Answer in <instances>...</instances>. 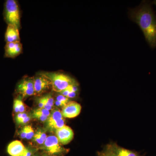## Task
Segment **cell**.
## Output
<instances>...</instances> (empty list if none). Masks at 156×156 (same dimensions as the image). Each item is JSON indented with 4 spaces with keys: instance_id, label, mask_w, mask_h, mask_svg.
<instances>
[{
    "instance_id": "obj_8",
    "label": "cell",
    "mask_w": 156,
    "mask_h": 156,
    "mask_svg": "<svg viewBox=\"0 0 156 156\" xmlns=\"http://www.w3.org/2000/svg\"><path fill=\"white\" fill-rule=\"evenodd\" d=\"M55 131L57 139L61 144L62 145L68 144L73 138V131L69 126L65 125Z\"/></svg>"
},
{
    "instance_id": "obj_18",
    "label": "cell",
    "mask_w": 156,
    "mask_h": 156,
    "mask_svg": "<svg viewBox=\"0 0 156 156\" xmlns=\"http://www.w3.org/2000/svg\"><path fill=\"white\" fill-rule=\"evenodd\" d=\"M50 111L47 110L44 108H37L34 110L33 112V114H38L43 115L49 117L50 115Z\"/></svg>"
},
{
    "instance_id": "obj_20",
    "label": "cell",
    "mask_w": 156,
    "mask_h": 156,
    "mask_svg": "<svg viewBox=\"0 0 156 156\" xmlns=\"http://www.w3.org/2000/svg\"><path fill=\"white\" fill-rule=\"evenodd\" d=\"M43 98L49 106L53 107L54 105L55 101H54V98L52 97L51 94H48L44 96H43Z\"/></svg>"
},
{
    "instance_id": "obj_27",
    "label": "cell",
    "mask_w": 156,
    "mask_h": 156,
    "mask_svg": "<svg viewBox=\"0 0 156 156\" xmlns=\"http://www.w3.org/2000/svg\"><path fill=\"white\" fill-rule=\"evenodd\" d=\"M43 156H53L52 155H50L48 154H44L43 155Z\"/></svg>"
},
{
    "instance_id": "obj_1",
    "label": "cell",
    "mask_w": 156,
    "mask_h": 156,
    "mask_svg": "<svg viewBox=\"0 0 156 156\" xmlns=\"http://www.w3.org/2000/svg\"><path fill=\"white\" fill-rule=\"evenodd\" d=\"M132 20L139 26L151 48H156V15L148 2L144 1L130 13Z\"/></svg>"
},
{
    "instance_id": "obj_4",
    "label": "cell",
    "mask_w": 156,
    "mask_h": 156,
    "mask_svg": "<svg viewBox=\"0 0 156 156\" xmlns=\"http://www.w3.org/2000/svg\"><path fill=\"white\" fill-rule=\"evenodd\" d=\"M43 149L46 153L52 156H62L68 151L62 146L57 137L54 135L48 136L43 144Z\"/></svg>"
},
{
    "instance_id": "obj_28",
    "label": "cell",
    "mask_w": 156,
    "mask_h": 156,
    "mask_svg": "<svg viewBox=\"0 0 156 156\" xmlns=\"http://www.w3.org/2000/svg\"><path fill=\"white\" fill-rule=\"evenodd\" d=\"M153 3L156 6V1H154Z\"/></svg>"
},
{
    "instance_id": "obj_2",
    "label": "cell",
    "mask_w": 156,
    "mask_h": 156,
    "mask_svg": "<svg viewBox=\"0 0 156 156\" xmlns=\"http://www.w3.org/2000/svg\"><path fill=\"white\" fill-rule=\"evenodd\" d=\"M49 79L54 92H60L71 85L77 84L75 80L69 76L60 73H42Z\"/></svg>"
},
{
    "instance_id": "obj_24",
    "label": "cell",
    "mask_w": 156,
    "mask_h": 156,
    "mask_svg": "<svg viewBox=\"0 0 156 156\" xmlns=\"http://www.w3.org/2000/svg\"><path fill=\"white\" fill-rule=\"evenodd\" d=\"M32 117L35 119L41 121L42 122H46L48 120V117L46 116L43 115L36 114L32 113Z\"/></svg>"
},
{
    "instance_id": "obj_14",
    "label": "cell",
    "mask_w": 156,
    "mask_h": 156,
    "mask_svg": "<svg viewBox=\"0 0 156 156\" xmlns=\"http://www.w3.org/2000/svg\"><path fill=\"white\" fill-rule=\"evenodd\" d=\"M48 136L44 131L41 129H38L35 133L33 138L34 141L37 144L43 145Z\"/></svg>"
},
{
    "instance_id": "obj_19",
    "label": "cell",
    "mask_w": 156,
    "mask_h": 156,
    "mask_svg": "<svg viewBox=\"0 0 156 156\" xmlns=\"http://www.w3.org/2000/svg\"><path fill=\"white\" fill-rule=\"evenodd\" d=\"M38 101V105L40 108H44L48 111L52 110V107L48 105L47 102L44 100L43 97L39 98Z\"/></svg>"
},
{
    "instance_id": "obj_16",
    "label": "cell",
    "mask_w": 156,
    "mask_h": 156,
    "mask_svg": "<svg viewBox=\"0 0 156 156\" xmlns=\"http://www.w3.org/2000/svg\"><path fill=\"white\" fill-rule=\"evenodd\" d=\"M26 129V139L30 140L33 138L34 131L33 128L31 126H25Z\"/></svg>"
},
{
    "instance_id": "obj_29",
    "label": "cell",
    "mask_w": 156,
    "mask_h": 156,
    "mask_svg": "<svg viewBox=\"0 0 156 156\" xmlns=\"http://www.w3.org/2000/svg\"><path fill=\"white\" fill-rule=\"evenodd\" d=\"M33 156H39L37 154H35Z\"/></svg>"
},
{
    "instance_id": "obj_26",
    "label": "cell",
    "mask_w": 156,
    "mask_h": 156,
    "mask_svg": "<svg viewBox=\"0 0 156 156\" xmlns=\"http://www.w3.org/2000/svg\"><path fill=\"white\" fill-rule=\"evenodd\" d=\"M31 119V117L30 116L28 115L26 117H25V118L21 120L19 124H18V125H23V124H25L26 123H27L29 122L30 121Z\"/></svg>"
},
{
    "instance_id": "obj_15",
    "label": "cell",
    "mask_w": 156,
    "mask_h": 156,
    "mask_svg": "<svg viewBox=\"0 0 156 156\" xmlns=\"http://www.w3.org/2000/svg\"><path fill=\"white\" fill-rule=\"evenodd\" d=\"M13 106L14 112L17 114L20 113L24 112H25V105L23 103L20 98H17L14 99Z\"/></svg>"
},
{
    "instance_id": "obj_21",
    "label": "cell",
    "mask_w": 156,
    "mask_h": 156,
    "mask_svg": "<svg viewBox=\"0 0 156 156\" xmlns=\"http://www.w3.org/2000/svg\"><path fill=\"white\" fill-rule=\"evenodd\" d=\"M36 150L32 148H26L24 152L20 156H33L35 154Z\"/></svg>"
},
{
    "instance_id": "obj_3",
    "label": "cell",
    "mask_w": 156,
    "mask_h": 156,
    "mask_svg": "<svg viewBox=\"0 0 156 156\" xmlns=\"http://www.w3.org/2000/svg\"><path fill=\"white\" fill-rule=\"evenodd\" d=\"M4 17L8 25L20 27V12L18 3L15 0H7L5 3Z\"/></svg>"
},
{
    "instance_id": "obj_25",
    "label": "cell",
    "mask_w": 156,
    "mask_h": 156,
    "mask_svg": "<svg viewBox=\"0 0 156 156\" xmlns=\"http://www.w3.org/2000/svg\"><path fill=\"white\" fill-rule=\"evenodd\" d=\"M22 139H26V129L25 126L18 133Z\"/></svg>"
},
{
    "instance_id": "obj_10",
    "label": "cell",
    "mask_w": 156,
    "mask_h": 156,
    "mask_svg": "<svg viewBox=\"0 0 156 156\" xmlns=\"http://www.w3.org/2000/svg\"><path fill=\"white\" fill-rule=\"evenodd\" d=\"M107 145L115 156H143L136 152L120 147L116 143L112 142Z\"/></svg>"
},
{
    "instance_id": "obj_11",
    "label": "cell",
    "mask_w": 156,
    "mask_h": 156,
    "mask_svg": "<svg viewBox=\"0 0 156 156\" xmlns=\"http://www.w3.org/2000/svg\"><path fill=\"white\" fill-rule=\"evenodd\" d=\"M22 46L20 42L7 43L5 47V56L14 58L21 53Z\"/></svg>"
},
{
    "instance_id": "obj_5",
    "label": "cell",
    "mask_w": 156,
    "mask_h": 156,
    "mask_svg": "<svg viewBox=\"0 0 156 156\" xmlns=\"http://www.w3.org/2000/svg\"><path fill=\"white\" fill-rule=\"evenodd\" d=\"M46 125L47 128L51 131H56L65 126V120L62 114L61 111L58 109L52 111L46 121Z\"/></svg>"
},
{
    "instance_id": "obj_6",
    "label": "cell",
    "mask_w": 156,
    "mask_h": 156,
    "mask_svg": "<svg viewBox=\"0 0 156 156\" xmlns=\"http://www.w3.org/2000/svg\"><path fill=\"white\" fill-rule=\"evenodd\" d=\"M17 92L23 98L35 95L34 79L28 78L22 80L17 85Z\"/></svg>"
},
{
    "instance_id": "obj_23",
    "label": "cell",
    "mask_w": 156,
    "mask_h": 156,
    "mask_svg": "<svg viewBox=\"0 0 156 156\" xmlns=\"http://www.w3.org/2000/svg\"><path fill=\"white\" fill-rule=\"evenodd\" d=\"M56 100L58 101L59 102L65 105H66L69 101V98L65 97L64 95H61V94L58 95V96L56 97Z\"/></svg>"
},
{
    "instance_id": "obj_7",
    "label": "cell",
    "mask_w": 156,
    "mask_h": 156,
    "mask_svg": "<svg viewBox=\"0 0 156 156\" xmlns=\"http://www.w3.org/2000/svg\"><path fill=\"white\" fill-rule=\"evenodd\" d=\"M35 95H40L52 89V84L49 79L41 74L34 78Z\"/></svg>"
},
{
    "instance_id": "obj_9",
    "label": "cell",
    "mask_w": 156,
    "mask_h": 156,
    "mask_svg": "<svg viewBox=\"0 0 156 156\" xmlns=\"http://www.w3.org/2000/svg\"><path fill=\"white\" fill-rule=\"evenodd\" d=\"M82 107L80 104L74 101H69L61 111L62 116L66 118H75L80 113Z\"/></svg>"
},
{
    "instance_id": "obj_22",
    "label": "cell",
    "mask_w": 156,
    "mask_h": 156,
    "mask_svg": "<svg viewBox=\"0 0 156 156\" xmlns=\"http://www.w3.org/2000/svg\"><path fill=\"white\" fill-rule=\"evenodd\" d=\"M28 115L25 112L20 113L17 114L15 117V121L16 124L18 125L21 120Z\"/></svg>"
},
{
    "instance_id": "obj_17",
    "label": "cell",
    "mask_w": 156,
    "mask_h": 156,
    "mask_svg": "<svg viewBox=\"0 0 156 156\" xmlns=\"http://www.w3.org/2000/svg\"><path fill=\"white\" fill-rule=\"evenodd\" d=\"M97 155L98 156H115L107 145L104 148L102 151L97 152Z\"/></svg>"
},
{
    "instance_id": "obj_13",
    "label": "cell",
    "mask_w": 156,
    "mask_h": 156,
    "mask_svg": "<svg viewBox=\"0 0 156 156\" xmlns=\"http://www.w3.org/2000/svg\"><path fill=\"white\" fill-rule=\"evenodd\" d=\"M19 30L14 26L8 25L5 35L6 43L20 42Z\"/></svg>"
},
{
    "instance_id": "obj_12",
    "label": "cell",
    "mask_w": 156,
    "mask_h": 156,
    "mask_svg": "<svg viewBox=\"0 0 156 156\" xmlns=\"http://www.w3.org/2000/svg\"><path fill=\"white\" fill-rule=\"evenodd\" d=\"M26 148L22 142L18 140H14L8 145L7 152L11 156H20L24 152Z\"/></svg>"
}]
</instances>
